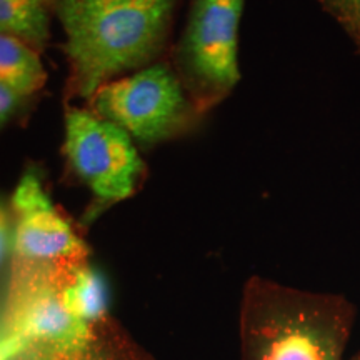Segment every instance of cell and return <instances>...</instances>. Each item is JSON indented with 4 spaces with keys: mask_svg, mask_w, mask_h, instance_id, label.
Here are the masks:
<instances>
[{
    "mask_svg": "<svg viewBox=\"0 0 360 360\" xmlns=\"http://www.w3.org/2000/svg\"><path fill=\"white\" fill-rule=\"evenodd\" d=\"M180 0H49L65 32L67 96L90 101L102 85L160 62Z\"/></svg>",
    "mask_w": 360,
    "mask_h": 360,
    "instance_id": "1",
    "label": "cell"
},
{
    "mask_svg": "<svg viewBox=\"0 0 360 360\" xmlns=\"http://www.w3.org/2000/svg\"><path fill=\"white\" fill-rule=\"evenodd\" d=\"M11 222H12L11 214H8L6 205L0 202V264H2L4 257H6L8 245L12 244L13 231H12Z\"/></svg>",
    "mask_w": 360,
    "mask_h": 360,
    "instance_id": "14",
    "label": "cell"
},
{
    "mask_svg": "<svg viewBox=\"0 0 360 360\" xmlns=\"http://www.w3.org/2000/svg\"><path fill=\"white\" fill-rule=\"evenodd\" d=\"M47 82L40 53L24 40L0 32V84L27 98Z\"/></svg>",
    "mask_w": 360,
    "mask_h": 360,
    "instance_id": "8",
    "label": "cell"
},
{
    "mask_svg": "<svg viewBox=\"0 0 360 360\" xmlns=\"http://www.w3.org/2000/svg\"><path fill=\"white\" fill-rule=\"evenodd\" d=\"M13 260L29 264H84L89 249L45 191L37 170L27 169L12 193Z\"/></svg>",
    "mask_w": 360,
    "mask_h": 360,
    "instance_id": "6",
    "label": "cell"
},
{
    "mask_svg": "<svg viewBox=\"0 0 360 360\" xmlns=\"http://www.w3.org/2000/svg\"><path fill=\"white\" fill-rule=\"evenodd\" d=\"M317 2L349 35L360 56V0H317Z\"/></svg>",
    "mask_w": 360,
    "mask_h": 360,
    "instance_id": "12",
    "label": "cell"
},
{
    "mask_svg": "<svg viewBox=\"0 0 360 360\" xmlns=\"http://www.w3.org/2000/svg\"><path fill=\"white\" fill-rule=\"evenodd\" d=\"M0 360H6V359H4V355H2V352H0Z\"/></svg>",
    "mask_w": 360,
    "mask_h": 360,
    "instance_id": "15",
    "label": "cell"
},
{
    "mask_svg": "<svg viewBox=\"0 0 360 360\" xmlns=\"http://www.w3.org/2000/svg\"><path fill=\"white\" fill-rule=\"evenodd\" d=\"M22 101H24V98L17 96L13 90L6 87L4 84H0V127L15 114L17 109L20 107Z\"/></svg>",
    "mask_w": 360,
    "mask_h": 360,
    "instance_id": "13",
    "label": "cell"
},
{
    "mask_svg": "<svg viewBox=\"0 0 360 360\" xmlns=\"http://www.w3.org/2000/svg\"><path fill=\"white\" fill-rule=\"evenodd\" d=\"M259 360H339L335 342L305 310H282L270 317Z\"/></svg>",
    "mask_w": 360,
    "mask_h": 360,
    "instance_id": "7",
    "label": "cell"
},
{
    "mask_svg": "<svg viewBox=\"0 0 360 360\" xmlns=\"http://www.w3.org/2000/svg\"><path fill=\"white\" fill-rule=\"evenodd\" d=\"M89 105L96 115L124 129L141 147L184 137L204 119L172 65L164 60L102 85Z\"/></svg>",
    "mask_w": 360,
    "mask_h": 360,
    "instance_id": "4",
    "label": "cell"
},
{
    "mask_svg": "<svg viewBox=\"0 0 360 360\" xmlns=\"http://www.w3.org/2000/svg\"><path fill=\"white\" fill-rule=\"evenodd\" d=\"M247 0H188L182 34L170 62L184 89L207 115L240 80L238 29Z\"/></svg>",
    "mask_w": 360,
    "mask_h": 360,
    "instance_id": "2",
    "label": "cell"
},
{
    "mask_svg": "<svg viewBox=\"0 0 360 360\" xmlns=\"http://www.w3.org/2000/svg\"><path fill=\"white\" fill-rule=\"evenodd\" d=\"M20 360H137L115 339L109 334L101 323L94 326L92 337L84 344L72 345V347H57V345H37L25 350L20 355Z\"/></svg>",
    "mask_w": 360,
    "mask_h": 360,
    "instance_id": "11",
    "label": "cell"
},
{
    "mask_svg": "<svg viewBox=\"0 0 360 360\" xmlns=\"http://www.w3.org/2000/svg\"><path fill=\"white\" fill-rule=\"evenodd\" d=\"M67 310L80 321L96 326L103 322L109 310V283L97 269L80 265L62 292Z\"/></svg>",
    "mask_w": 360,
    "mask_h": 360,
    "instance_id": "9",
    "label": "cell"
},
{
    "mask_svg": "<svg viewBox=\"0 0 360 360\" xmlns=\"http://www.w3.org/2000/svg\"><path fill=\"white\" fill-rule=\"evenodd\" d=\"M0 32L15 35L40 53L51 39L49 0H0Z\"/></svg>",
    "mask_w": 360,
    "mask_h": 360,
    "instance_id": "10",
    "label": "cell"
},
{
    "mask_svg": "<svg viewBox=\"0 0 360 360\" xmlns=\"http://www.w3.org/2000/svg\"><path fill=\"white\" fill-rule=\"evenodd\" d=\"M84 264H29L12 260L6 314L0 330V352L4 359H17L37 345L72 347L92 337L94 326L72 315L62 299L67 283Z\"/></svg>",
    "mask_w": 360,
    "mask_h": 360,
    "instance_id": "3",
    "label": "cell"
},
{
    "mask_svg": "<svg viewBox=\"0 0 360 360\" xmlns=\"http://www.w3.org/2000/svg\"><path fill=\"white\" fill-rule=\"evenodd\" d=\"M64 155L94 195L96 215L132 197L147 172L137 143L124 129L77 105L65 109Z\"/></svg>",
    "mask_w": 360,
    "mask_h": 360,
    "instance_id": "5",
    "label": "cell"
}]
</instances>
